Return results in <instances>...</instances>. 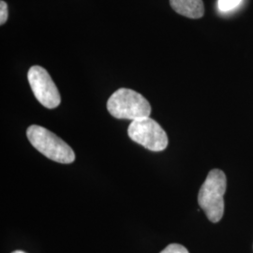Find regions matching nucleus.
<instances>
[{
	"label": "nucleus",
	"instance_id": "1",
	"mask_svg": "<svg viewBox=\"0 0 253 253\" xmlns=\"http://www.w3.org/2000/svg\"><path fill=\"white\" fill-rule=\"evenodd\" d=\"M227 179L221 170L214 169L208 173L198 194V203L211 222H218L224 214L223 195L226 191Z\"/></svg>",
	"mask_w": 253,
	"mask_h": 253
},
{
	"label": "nucleus",
	"instance_id": "2",
	"mask_svg": "<svg viewBox=\"0 0 253 253\" xmlns=\"http://www.w3.org/2000/svg\"><path fill=\"white\" fill-rule=\"evenodd\" d=\"M27 136L30 144L49 160L64 164L74 162L75 154L72 147L45 127L32 125L27 128Z\"/></svg>",
	"mask_w": 253,
	"mask_h": 253
},
{
	"label": "nucleus",
	"instance_id": "3",
	"mask_svg": "<svg viewBox=\"0 0 253 253\" xmlns=\"http://www.w3.org/2000/svg\"><path fill=\"white\" fill-rule=\"evenodd\" d=\"M107 110L114 118L131 121L149 118L151 114V106L145 97L127 88H120L109 98Z\"/></svg>",
	"mask_w": 253,
	"mask_h": 253
},
{
	"label": "nucleus",
	"instance_id": "4",
	"mask_svg": "<svg viewBox=\"0 0 253 253\" xmlns=\"http://www.w3.org/2000/svg\"><path fill=\"white\" fill-rule=\"evenodd\" d=\"M129 138L137 144L154 152L164 150L168 145V136L162 126L150 118L131 121L127 128Z\"/></svg>",
	"mask_w": 253,
	"mask_h": 253
},
{
	"label": "nucleus",
	"instance_id": "5",
	"mask_svg": "<svg viewBox=\"0 0 253 253\" xmlns=\"http://www.w3.org/2000/svg\"><path fill=\"white\" fill-rule=\"evenodd\" d=\"M27 78L37 100L42 105L46 108L54 109L60 104V94L45 69L40 66L31 67Z\"/></svg>",
	"mask_w": 253,
	"mask_h": 253
},
{
	"label": "nucleus",
	"instance_id": "6",
	"mask_svg": "<svg viewBox=\"0 0 253 253\" xmlns=\"http://www.w3.org/2000/svg\"><path fill=\"white\" fill-rule=\"evenodd\" d=\"M171 7L178 14L191 19H199L205 14L203 0H170Z\"/></svg>",
	"mask_w": 253,
	"mask_h": 253
},
{
	"label": "nucleus",
	"instance_id": "7",
	"mask_svg": "<svg viewBox=\"0 0 253 253\" xmlns=\"http://www.w3.org/2000/svg\"><path fill=\"white\" fill-rule=\"evenodd\" d=\"M242 0H218L217 5L218 9H220L223 12L230 11L232 9H235Z\"/></svg>",
	"mask_w": 253,
	"mask_h": 253
},
{
	"label": "nucleus",
	"instance_id": "8",
	"mask_svg": "<svg viewBox=\"0 0 253 253\" xmlns=\"http://www.w3.org/2000/svg\"><path fill=\"white\" fill-rule=\"evenodd\" d=\"M161 253H190L188 250L179 244H170L167 246Z\"/></svg>",
	"mask_w": 253,
	"mask_h": 253
},
{
	"label": "nucleus",
	"instance_id": "9",
	"mask_svg": "<svg viewBox=\"0 0 253 253\" xmlns=\"http://www.w3.org/2000/svg\"><path fill=\"white\" fill-rule=\"evenodd\" d=\"M9 17V11H8V5L5 1H0V25H4Z\"/></svg>",
	"mask_w": 253,
	"mask_h": 253
},
{
	"label": "nucleus",
	"instance_id": "10",
	"mask_svg": "<svg viewBox=\"0 0 253 253\" xmlns=\"http://www.w3.org/2000/svg\"><path fill=\"white\" fill-rule=\"evenodd\" d=\"M25 253V252H22V251H15V252H13V253Z\"/></svg>",
	"mask_w": 253,
	"mask_h": 253
}]
</instances>
